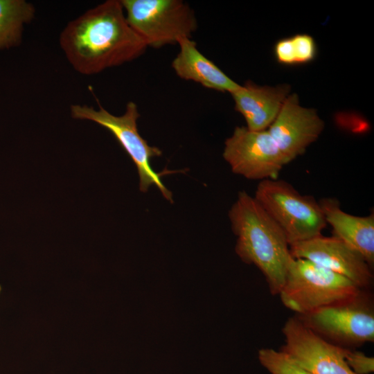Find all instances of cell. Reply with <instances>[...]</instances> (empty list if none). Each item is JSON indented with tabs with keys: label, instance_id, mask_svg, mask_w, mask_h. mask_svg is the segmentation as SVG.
<instances>
[{
	"label": "cell",
	"instance_id": "cell-11",
	"mask_svg": "<svg viewBox=\"0 0 374 374\" xmlns=\"http://www.w3.org/2000/svg\"><path fill=\"white\" fill-rule=\"evenodd\" d=\"M324 127L314 109L299 105L296 93L288 95L277 116L267 129L287 163L303 154Z\"/></svg>",
	"mask_w": 374,
	"mask_h": 374
},
{
	"label": "cell",
	"instance_id": "cell-3",
	"mask_svg": "<svg viewBox=\"0 0 374 374\" xmlns=\"http://www.w3.org/2000/svg\"><path fill=\"white\" fill-rule=\"evenodd\" d=\"M279 294L287 308L303 315L356 298L360 288L347 278L311 261L292 258Z\"/></svg>",
	"mask_w": 374,
	"mask_h": 374
},
{
	"label": "cell",
	"instance_id": "cell-4",
	"mask_svg": "<svg viewBox=\"0 0 374 374\" xmlns=\"http://www.w3.org/2000/svg\"><path fill=\"white\" fill-rule=\"evenodd\" d=\"M98 103V109L86 105H71L72 118L93 121L110 132L136 166L140 190L145 193L152 185H155L166 199L172 202V193L162 183L161 177L177 171L165 170L157 172L151 167V159L161 156L162 152L157 147L149 145L140 135L137 127L140 114L136 104L128 102L125 112L115 116Z\"/></svg>",
	"mask_w": 374,
	"mask_h": 374
},
{
	"label": "cell",
	"instance_id": "cell-9",
	"mask_svg": "<svg viewBox=\"0 0 374 374\" xmlns=\"http://www.w3.org/2000/svg\"><path fill=\"white\" fill-rule=\"evenodd\" d=\"M280 350L312 374H355L345 360V348L328 342L299 319H289L283 328Z\"/></svg>",
	"mask_w": 374,
	"mask_h": 374
},
{
	"label": "cell",
	"instance_id": "cell-7",
	"mask_svg": "<svg viewBox=\"0 0 374 374\" xmlns=\"http://www.w3.org/2000/svg\"><path fill=\"white\" fill-rule=\"evenodd\" d=\"M224 159L232 171L249 179H277L287 162L267 130L236 127L225 141Z\"/></svg>",
	"mask_w": 374,
	"mask_h": 374
},
{
	"label": "cell",
	"instance_id": "cell-19",
	"mask_svg": "<svg viewBox=\"0 0 374 374\" xmlns=\"http://www.w3.org/2000/svg\"><path fill=\"white\" fill-rule=\"evenodd\" d=\"M1 285H0V292H1Z\"/></svg>",
	"mask_w": 374,
	"mask_h": 374
},
{
	"label": "cell",
	"instance_id": "cell-13",
	"mask_svg": "<svg viewBox=\"0 0 374 374\" xmlns=\"http://www.w3.org/2000/svg\"><path fill=\"white\" fill-rule=\"evenodd\" d=\"M326 224L334 235L358 251L371 267L374 262V215L365 217L348 214L340 208L339 201L332 197L319 202Z\"/></svg>",
	"mask_w": 374,
	"mask_h": 374
},
{
	"label": "cell",
	"instance_id": "cell-6",
	"mask_svg": "<svg viewBox=\"0 0 374 374\" xmlns=\"http://www.w3.org/2000/svg\"><path fill=\"white\" fill-rule=\"evenodd\" d=\"M126 19L147 47L191 38L197 28L193 9L181 0H121Z\"/></svg>",
	"mask_w": 374,
	"mask_h": 374
},
{
	"label": "cell",
	"instance_id": "cell-16",
	"mask_svg": "<svg viewBox=\"0 0 374 374\" xmlns=\"http://www.w3.org/2000/svg\"><path fill=\"white\" fill-rule=\"evenodd\" d=\"M277 62L285 65L303 64L316 57L317 48L314 38L308 34H296L281 39L274 45Z\"/></svg>",
	"mask_w": 374,
	"mask_h": 374
},
{
	"label": "cell",
	"instance_id": "cell-14",
	"mask_svg": "<svg viewBox=\"0 0 374 374\" xmlns=\"http://www.w3.org/2000/svg\"><path fill=\"white\" fill-rule=\"evenodd\" d=\"M177 44L179 51L171 65L180 78L195 82L208 89L230 93L240 87L205 57L191 38H182Z\"/></svg>",
	"mask_w": 374,
	"mask_h": 374
},
{
	"label": "cell",
	"instance_id": "cell-8",
	"mask_svg": "<svg viewBox=\"0 0 374 374\" xmlns=\"http://www.w3.org/2000/svg\"><path fill=\"white\" fill-rule=\"evenodd\" d=\"M356 298L318 308L300 319L321 337L337 343L359 345L374 341V314L370 305Z\"/></svg>",
	"mask_w": 374,
	"mask_h": 374
},
{
	"label": "cell",
	"instance_id": "cell-15",
	"mask_svg": "<svg viewBox=\"0 0 374 374\" xmlns=\"http://www.w3.org/2000/svg\"><path fill=\"white\" fill-rule=\"evenodd\" d=\"M35 14L34 6L25 0H0V50L20 44L24 25Z\"/></svg>",
	"mask_w": 374,
	"mask_h": 374
},
{
	"label": "cell",
	"instance_id": "cell-5",
	"mask_svg": "<svg viewBox=\"0 0 374 374\" xmlns=\"http://www.w3.org/2000/svg\"><path fill=\"white\" fill-rule=\"evenodd\" d=\"M254 197L283 230L289 244L321 235L327 225L319 202L283 180L260 181Z\"/></svg>",
	"mask_w": 374,
	"mask_h": 374
},
{
	"label": "cell",
	"instance_id": "cell-17",
	"mask_svg": "<svg viewBox=\"0 0 374 374\" xmlns=\"http://www.w3.org/2000/svg\"><path fill=\"white\" fill-rule=\"evenodd\" d=\"M258 359L270 374H312L303 368L283 351L262 348L258 352Z\"/></svg>",
	"mask_w": 374,
	"mask_h": 374
},
{
	"label": "cell",
	"instance_id": "cell-18",
	"mask_svg": "<svg viewBox=\"0 0 374 374\" xmlns=\"http://www.w3.org/2000/svg\"><path fill=\"white\" fill-rule=\"evenodd\" d=\"M344 356L348 366L355 374H368L373 372V357L348 349H345Z\"/></svg>",
	"mask_w": 374,
	"mask_h": 374
},
{
	"label": "cell",
	"instance_id": "cell-1",
	"mask_svg": "<svg viewBox=\"0 0 374 374\" xmlns=\"http://www.w3.org/2000/svg\"><path fill=\"white\" fill-rule=\"evenodd\" d=\"M59 44L73 69L86 75L131 62L147 48L129 25L121 0H107L70 21Z\"/></svg>",
	"mask_w": 374,
	"mask_h": 374
},
{
	"label": "cell",
	"instance_id": "cell-12",
	"mask_svg": "<svg viewBox=\"0 0 374 374\" xmlns=\"http://www.w3.org/2000/svg\"><path fill=\"white\" fill-rule=\"evenodd\" d=\"M289 85L258 86L247 81L231 93L235 109L252 131L267 130L277 116L289 95Z\"/></svg>",
	"mask_w": 374,
	"mask_h": 374
},
{
	"label": "cell",
	"instance_id": "cell-10",
	"mask_svg": "<svg viewBox=\"0 0 374 374\" xmlns=\"http://www.w3.org/2000/svg\"><path fill=\"white\" fill-rule=\"evenodd\" d=\"M290 252L292 258L308 260L339 274L359 288L371 282V267L364 258L335 235L326 237L321 234L290 244Z\"/></svg>",
	"mask_w": 374,
	"mask_h": 374
},
{
	"label": "cell",
	"instance_id": "cell-2",
	"mask_svg": "<svg viewBox=\"0 0 374 374\" xmlns=\"http://www.w3.org/2000/svg\"><path fill=\"white\" fill-rule=\"evenodd\" d=\"M229 215L238 237L236 253L245 263L256 265L265 276L271 293L279 294L292 258L284 232L245 191L238 193Z\"/></svg>",
	"mask_w": 374,
	"mask_h": 374
}]
</instances>
